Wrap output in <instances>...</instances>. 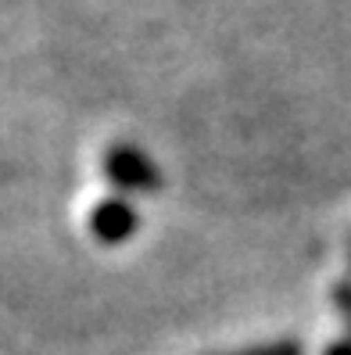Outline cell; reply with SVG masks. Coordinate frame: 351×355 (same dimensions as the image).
Returning a JSON list of instances; mask_svg holds the SVG:
<instances>
[{
  "label": "cell",
  "instance_id": "cell-4",
  "mask_svg": "<svg viewBox=\"0 0 351 355\" xmlns=\"http://www.w3.org/2000/svg\"><path fill=\"white\" fill-rule=\"evenodd\" d=\"M334 305L341 312V320L348 323V341H351V284H337L334 287Z\"/></svg>",
  "mask_w": 351,
  "mask_h": 355
},
{
  "label": "cell",
  "instance_id": "cell-5",
  "mask_svg": "<svg viewBox=\"0 0 351 355\" xmlns=\"http://www.w3.org/2000/svg\"><path fill=\"white\" fill-rule=\"evenodd\" d=\"M323 355H351V341H334Z\"/></svg>",
  "mask_w": 351,
  "mask_h": 355
},
{
  "label": "cell",
  "instance_id": "cell-2",
  "mask_svg": "<svg viewBox=\"0 0 351 355\" xmlns=\"http://www.w3.org/2000/svg\"><path fill=\"white\" fill-rule=\"evenodd\" d=\"M87 226H90V234H93L100 244L115 248V244H126V241L136 234V230H140V216H136L133 201L118 194V198L97 201V205L90 208Z\"/></svg>",
  "mask_w": 351,
  "mask_h": 355
},
{
  "label": "cell",
  "instance_id": "cell-3",
  "mask_svg": "<svg viewBox=\"0 0 351 355\" xmlns=\"http://www.w3.org/2000/svg\"><path fill=\"white\" fill-rule=\"evenodd\" d=\"M233 355H305V348L298 341H273V345H255V348H244Z\"/></svg>",
  "mask_w": 351,
  "mask_h": 355
},
{
  "label": "cell",
  "instance_id": "cell-1",
  "mask_svg": "<svg viewBox=\"0 0 351 355\" xmlns=\"http://www.w3.org/2000/svg\"><path fill=\"white\" fill-rule=\"evenodd\" d=\"M105 176L111 187H118L122 198L126 194H154L161 191V173L158 165L133 144H115L105 151Z\"/></svg>",
  "mask_w": 351,
  "mask_h": 355
}]
</instances>
